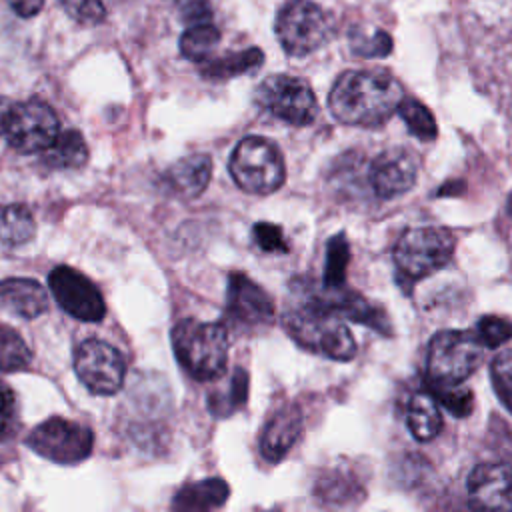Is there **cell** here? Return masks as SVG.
Segmentation results:
<instances>
[{"label":"cell","mask_w":512,"mask_h":512,"mask_svg":"<svg viewBox=\"0 0 512 512\" xmlns=\"http://www.w3.org/2000/svg\"><path fill=\"white\" fill-rule=\"evenodd\" d=\"M404 98L400 82L384 70H346L328 94L332 116L348 126L376 128L384 124Z\"/></svg>","instance_id":"1"},{"label":"cell","mask_w":512,"mask_h":512,"mask_svg":"<svg viewBox=\"0 0 512 512\" xmlns=\"http://www.w3.org/2000/svg\"><path fill=\"white\" fill-rule=\"evenodd\" d=\"M284 326L306 350L340 362H348L356 356V340L342 316L326 308L314 296L306 304L288 310Z\"/></svg>","instance_id":"2"},{"label":"cell","mask_w":512,"mask_h":512,"mask_svg":"<svg viewBox=\"0 0 512 512\" xmlns=\"http://www.w3.org/2000/svg\"><path fill=\"white\" fill-rule=\"evenodd\" d=\"M172 348L188 376L194 380H214L226 370L228 330L222 322L184 318L172 328Z\"/></svg>","instance_id":"3"},{"label":"cell","mask_w":512,"mask_h":512,"mask_svg":"<svg viewBox=\"0 0 512 512\" xmlns=\"http://www.w3.org/2000/svg\"><path fill=\"white\" fill-rule=\"evenodd\" d=\"M456 248V238L448 228L418 226L406 230L392 248L396 276L400 284H416L444 268Z\"/></svg>","instance_id":"4"},{"label":"cell","mask_w":512,"mask_h":512,"mask_svg":"<svg viewBox=\"0 0 512 512\" xmlns=\"http://www.w3.org/2000/svg\"><path fill=\"white\" fill-rule=\"evenodd\" d=\"M484 360V346L470 330H442L426 350V380L432 386L462 384Z\"/></svg>","instance_id":"5"},{"label":"cell","mask_w":512,"mask_h":512,"mask_svg":"<svg viewBox=\"0 0 512 512\" xmlns=\"http://www.w3.org/2000/svg\"><path fill=\"white\" fill-rule=\"evenodd\" d=\"M56 112L40 100L0 98V136L20 154H42L58 136Z\"/></svg>","instance_id":"6"},{"label":"cell","mask_w":512,"mask_h":512,"mask_svg":"<svg viewBox=\"0 0 512 512\" xmlns=\"http://www.w3.org/2000/svg\"><path fill=\"white\" fill-rule=\"evenodd\" d=\"M228 170L238 188L248 194H272L286 180V166L274 142L262 136L242 138L230 154Z\"/></svg>","instance_id":"7"},{"label":"cell","mask_w":512,"mask_h":512,"mask_svg":"<svg viewBox=\"0 0 512 512\" xmlns=\"http://www.w3.org/2000/svg\"><path fill=\"white\" fill-rule=\"evenodd\" d=\"M254 102L290 126H308L318 114V102L310 84L288 74L264 78L254 90Z\"/></svg>","instance_id":"8"},{"label":"cell","mask_w":512,"mask_h":512,"mask_svg":"<svg viewBox=\"0 0 512 512\" xmlns=\"http://www.w3.org/2000/svg\"><path fill=\"white\" fill-rule=\"evenodd\" d=\"M274 30L288 56H308L330 36L328 14L310 0H292L278 10Z\"/></svg>","instance_id":"9"},{"label":"cell","mask_w":512,"mask_h":512,"mask_svg":"<svg viewBox=\"0 0 512 512\" xmlns=\"http://www.w3.org/2000/svg\"><path fill=\"white\" fill-rule=\"evenodd\" d=\"M26 446L50 462L78 464L90 456L94 434L84 424L52 416L26 436Z\"/></svg>","instance_id":"10"},{"label":"cell","mask_w":512,"mask_h":512,"mask_svg":"<svg viewBox=\"0 0 512 512\" xmlns=\"http://www.w3.org/2000/svg\"><path fill=\"white\" fill-rule=\"evenodd\" d=\"M74 372L92 394L112 396L124 384L126 360L112 344L88 338L74 350Z\"/></svg>","instance_id":"11"},{"label":"cell","mask_w":512,"mask_h":512,"mask_svg":"<svg viewBox=\"0 0 512 512\" xmlns=\"http://www.w3.org/2000/svg\"><path fill=\"white\" fill-rule=\"evenodd\" d=\"M48 286L64 312L82 322H100L106 314V304L100 290L72 266H56L48 276Z\"/></svg>","instance_id":"12"},{"label":"cell","mask_w":512,"mask_h":512,"mask_svg":"<svg viewBox=\"0 0 512 512\" xmlns=\"http://www.w3.org/2000/svg\"><path fill=\"white\" fill-rule=\"evenodd\" d=\"M226 318L244 328L264 326L274 318V302L250 276L232 272L226 286Z\"/></svg>","instance_id":"13"},{"label":"cell","mask_w":512,"mask_h":512,"mask_svg":"<svg viewBox=\"0 0 512 512\" xmlns=\"http://www.w3.org/2000/svg\"><path fill=\"white\" fill-rule=\"evenodd\" d=\"M468 502L474 512H512V464H478L468 476Z\"/></svg>","instance_id":"14"},{"label":"cell","mask_w":512,"mask_h":512,"mask_svg":"<svg viewBox=\"0 0 512 512\" xmlns=\"http://www.w3.org/2000/svg\"><path fill=\"white\" fill-rule=\"evenodd\" d=\"M418 168L420 162L412 150L388 148L372 160L368 182L378 198H396L416 184Z\"/></svg>","instance_id":"15"},{"label":"cell","mask_w":512,"mask_h":512,"mask_svg":"<svg viewBox=\"0 0 512 512\" xmlns=\"http://www.w3.org/2000/svg\"><path fill=\"white\" fill-rule=\"evenodd\" d=\"M366 496L360 474L348 464L326 468L314 482V498L330 510L348 512L356 508Z\"/></svg>","instance_id":"16"},{"label":"cell","mask_w":512,"mask_h":512,"mask_svg":"<svg viewBox=\"0 0 512 512\" xmlns=\"http://www.w3.org/2000/svg\"><path fill=\"white\" fill-rule=\"evenodd\" d=\"M302 424L304 420L298 406L288 404L278 408L264 424V430L260 436V454L268 462L282 460L300 438Z\"/></svg>","instance_id":"17"},{"label":"cell","mask_w":512,"mask_h":512,"mask_svg":"<svg viewBox=\"0 0 512 512\" xmlns=\"http://www.w3.org/2000/svg\"><path fill=\"white\" fill-rule=\"evenodd\" d=\"M212 176V160L206 154H192L186 158H180L174 162L164 174H162V186L172 196L192 200L198 198Z\"/></svg>","instance_id":"18"},{"label":"cell","mask_w":512,"mask_h":512,"mask_svg":"<svg viewBox=\"0 0 512 512\" xmlns=\"http://www.w3.org/2000/svg\"><path fill=\"white\" fill-rule=\"evenodd\" d=\"M0 308L12 316L32 320L48 310V294L32 278H6L0 280Z\"/></svg>","instance_id":"19"},{"label":"cell","mask_w":512,"mask_h":512,"mask_svg":"<svg viewBox=\"0 0 512 512\" xmlns=\"http://www.w3.org/2000/svg\"><path fill=\"white\" fill-rule=\"evenodd\" d=\"M318 302H322L326 308L334 310L342 318H350L354 322H360L368 326L370 330H376L380 334H390V322L384 310L372 302H368L362 294L348 292V290H328V296H314Z\"/></svg>","instance_id":"20"},{"label":"cell","mask_w":512,"mask_h":512,"mask_svg":"<svg viewBox=\"0 0 512 512\" xmlns=\"http://www.w3.org/2000/svg\"><path fill=\"white\" fill-rule=\"evenodd\" d=\"M230 496L226 480L212 476L196 482H188L172 496V512H214L224 506Z\"/></svg>","instance_id":"21"},{"label":"cell","mask_w":512,"mask_h":512,"mask_svg":"<svg viewBox=\"0 0 512 512\" xmlns=\"http://www.w3.org/2000/svg\"><path fill=\"white\" fill-rule=\"evenodd\" d=\"M406 424L418 442L434 440L442 430V414L436 398L426 392H414L406 408Z\"/></svg>","instance_id":"22"},{"label":"cell","mask_w":512,"mask_h":512,"mask_svg":"<svg viewBox=\"0 0 512 512\" xmlns=\"http://www.w3.org/2000/svg\"><path fill=\"white\" fill-rule=\"evenodd\" d=\"M262 62H264V52L256 46H250V48H244L240 52H232V54L202 62L200 74L206 80L222 82V80H230V78L240 76V74L256 72L262 66Z\"/></svg>","instance_id":"23"},{"label":"cell","mask_w":512,"mask_h":512,"mask_svg":"<svg viewBox=\"0 0 512 512\" xmlns=\"http://www.w3.org/2000/svg\"><path fill=\"white\" fill-rule=\"evenodd\" d=\"M40 160L48 168L56 170L84 166L88 160V146L84 142V136L78 130L58 132L54 142L40 154Z\"/></svg>","instance_id":"24"},{"label":"cell","mask_w":512,"mask_h":512,"mask_svg":"<svg viewBox=\"0 0 512 512\" xmlns=\"http://www.w3.org/2000/svg\"><path fill=\"white\" fill-rule=\"evenodd\" d=\"M248 400V374L244 368H234L226 388H216L208 394V410L216 418H226L240 410Z\"/></svg>","instance_id":"25"},{"label":"cell","mask_w":512,"mask_h":512,"mask_svg":"<svg viewBox=\"0 0 512 512\" xmlns=\"http://www.w3.org/2000/svg\"><path fill=\"white\" fill-rule=\"evenodd\" d=\"M36 222L28 206L6 204L0 206V240L8 246H22L32 240Z\"/></svg>","instance_id":"26"},{"label":"cell","mask_w":512,"mask_h":512,"mask_svg":"<svg viewBox=\"0 0 512 512\" xmlns=\"http://www.w3.org/2000/svg\"><path fill=\"white\" fill-rule=\"evenodd\" d=\"M220 42V30L212 22L192 24L180 36V54L192 62H206Z\"/></svg>","instance_id":"27"},{"label":"cell","mask_w":512,"mask_h":512,"mask_svg":"<svg viewBox=\"0 0 512 512\" xmlns=\"http://www.w3.org/2000/svg\"><path fill=\"white\" fill-rule=\"evenodd\" d=\"M350 262V244L344 232L334 234L326 242V264H324V288L338 290L346 284V268Z\"/></svg>","instance_id":"28"},{"label":"cell","mask_w":512,"mask_h":512,"mask_svg":"<svg viewBox=\"0 0 512 512\" xmlns=\"http://www.w3.org/2000/svg\"><path fill=\"white\" fill-rule=\"evenodd\" d=\"M396 112L400 114V118L404 120V124L408 126V130L424 140V142H432L436 140L438 136V126H436V120L432 116V112L422 104L418 102L416 98L412 96H404L396 108Z\"/></svg>","instance_id":"29"},{"label":"cell","mask_w":512,"mask_h":512,"mask_svg":"<svg viewBox=\"0 0 512 512\" xmlns=\"http://www.w3.org/2000/svg\"><path fill=\"white\" fill-rule=\"evenodd\" d=\"M32 362V352L24 338L10 326L0 324V372L26 370Z\"/></svg>","instance_id":"30"},{"label":"cell","mask_w":512,"mask_h":512,"mask_svg":"<svg viewBox=\"0 0 512 512\" xmlns=\"http://www.w3.org/2000/svg\"><path fill=\"white\" fill-rule=\"evenodd\" d=\"M350 48L352 54L362 56V58H386L392 52V38L388 32L384 30H372V32H364V30H350Z\"/></svg>","instance_id":"31"},{"label":"cell","mask_w":512,"mask_h":512,"mask_svg":"<svg viewBox=\"0 0 512 512\" xmlns=\"http://www.w3.org/2000/svg\"><path fill=\"white\" fill-rule=\"evenodd\" d=\"M428 392L436 398L438 404H442L456 418H466L472 412L474 396H472V390L466 386H460V384L432 386V384H428Z\"/></svg>","instance_id":"32"},{"label":"cell","mask_w":512,"mask_h":512,"mask_svg":"<svg viewBox=\"0 0 512 512\" xmlns=\"http://www.w3.org/2000/svg\"><path fill=\"white\" fill-rule=\"evenodd\" d=\"M490 378L498 400L512 412V348L494 356L490 362Z\"/></svg>","instance_id":"33"},{"label":"cell","mask_w":512,"mask_h":512,"mask_svg":"<svg viewBox=\"0 0 512 512\" xmlns=\"http://www.w3.org/2000/svg\"><path fill=\"white\" fill-rule=\"evenodd\" d=\"M474 334L484 348H498L512 340V322L502 316H482L476 322Z\"/></svg>","instance_id":"34"},{"label":"cell","mask_w":512,"mask_h":512,"mask_svg":"<svg viewBox=\"0 0 512 512\" xmlns=\"http://www.w3.org/2000/svg\"><path fill=\"white\" fill-rule=\"evenodd\" d=\"M58 4L74 22L82 26H96L106 18L102 0H58Z\"/></svg>","instance_id":"35"},{"label":"cell","mask_w":512,"mask_h":512,"mask_svg":"<svg viewBox=\"0 0 512 512\" xmlns=\"http://www.w3.org/2000/svg\"><path fill=\"white\" fill-rule=\"evenodd\" d=\"M254 242L264 252H288V242L284 240L282 228L272 222H256L252 228Z\"/></svg>","instance_id":"36"},{"label":"cell","mask_w":512,"mask_h":512,"mask_svg":"<svg viewBox=\"0 0 512 512\" xmlns=\"http://www.w3.org/2000/svg\"><path fill=\"white\" fill-rule=\"evenodd\" d=\"M18 426V402L14 390L0 380V438L10 436Z\"/></svg>","instance_id":"37"},{"label":"cell","mask_w":512,"mask_h":512,"mask_svg":"<svg viewBox=\"0 0 512 512\" xmlns=\"http://www.w3.org/2000/svg\"><path fill=\"white\" fill-rule=\"evenodd\" d=\"M180 6V16L184 22L192 24H204L212 20V8L208 0H184L178 4Z\"/></svg>","instance_id":"38"},{"label":"cell","mask_w":512,"mask_h":512,"mask_svg":"<svg viewBox=\"0 0 512 512\" xmlns=\"http://www.w3.org/2000/svg\"><path fill=\"white\" fill-rule=\"evenodd\" d=\"M8 2H10L12 10L22 18L36 16L44 6V0H8Z\"/></svg>","instance_id":"39"},{"label":"cell","mask_w":512,"mask_h":512,"mask_svg":"<svg viewBox=\"0 0 512 512\" xmlns=\"http://www.w3.org/2000/svg\"><path fill=\"white\" fill-rule=\"evenodd\" d=\"M506 210L512 214V194L508 196V204H506Z\"/></svg>","instance_id":"40"},{"label":"cell","mask_w":512,"mask_h":512,"mask_svg":"<svg viewBox=\"0 0 512 512\" xmlns=\"http://www.w3.org/2000/svg\"><path fill=\"white\" fill-rule=\"evenodd\" d=\"M174 2H178V4H180V2H184V0H174Z\"/></svg>","instance_id":"41"},{"label":"cell","mask_w":512,"mask_h":512,"mask_svg":"<svg viewBox=\"0 0 512 512\" xmlns=\"http://www.w3.org/2000/svg\"><path fill=\"white\" fill-rule=\"evenodd\" d=\"M270 512H278V510H270Z\"/></svg>","instance_id":"42"}]
</instances>
